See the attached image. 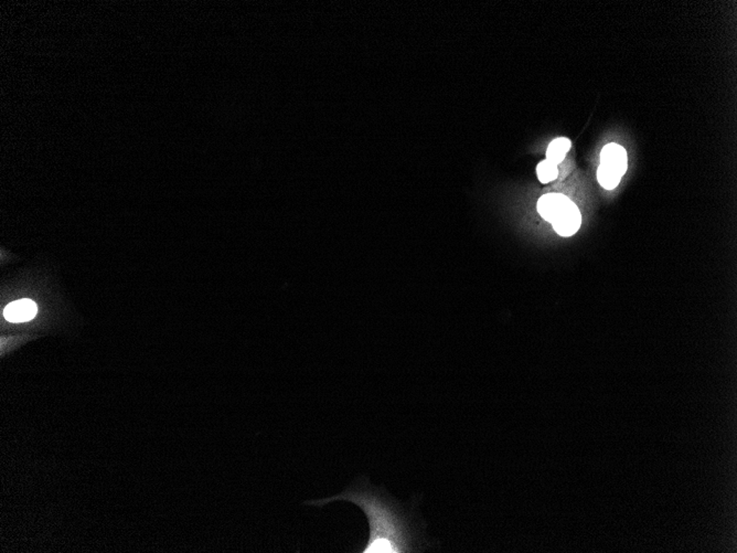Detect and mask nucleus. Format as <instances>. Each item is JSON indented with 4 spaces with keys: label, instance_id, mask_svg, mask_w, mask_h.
<instances>
[{
    "label": "nucleus",
    "instance_id": "7ed1b4c3",
    "mask_svg": "<svg viewBox=\"0 0 737 553\" xmlns=\"http://www.w3.org/2000/svg\"><path fill=\"white\" fill-rule=\"evenodd\" d=\"M581 213H580L578 208L573 203H571L564 210L563 213H561L556 220L553 221L552 225L554 230L558 234L563 235V237H571V235L577 232L578 229L581 227Z\"/></svg>",
    "mask_w": 737,
    "mask_h": 553
},
{
    "label": "nucleus",
    "instance_id": "0eeeda50",
    "mask_svg": "<svg viewBox=\"0 0 737 553\" xmlns=\"http://www.w3.org/2000/svg\"><path fill=\"white\" fill-rule=\"evenodd\" d=\"M597 179H599V184H601V187L611 190L615 189L618 186L621 177L616 172H613L609 167L601 164L599 165V170H597Z\"/></svg>",
    "mask_w": 737,
    "mask_h": 553
},
{
    "label": "nucleus",
    "instance_id": "20e7f679",
    "mask_svg": "<svg viewBox=\"0 0 737 553\" xmlns=\"http://www.w3.org/2000/svg\"><path fill=\"white\" fill-rule=\"evenodd\" d=\"M601 164L609 167L613 172H616L619 176H624L627 172V153L624 147L621 145L611 144L604 147L601 154Z\"/></svg>",
    "mask_w": 737,
    "mask_h": 553
},
{
    "label": "nucleus",
    "instance_id": "f257e3e1",
    "mask_svg": "<svg viewBox=\"0 0 737 553\" xmlns=\"http://www.w3.org/2000/svg\"><path fill=\"white\" fill-rule=\"evenodd\" d=\"M344 500L361 508L368 523V539L362 553H409L419 550V533L411 519L393 500L373 488H352L327 499L313 500L307 505L323 507Z\"/></svg>",
    "mask_w": 737,
    "mask_h": 553
},
{
    "label": "nucleus",
    "instance_id": "f03ea898",
    "mask_svg": "<svg viewBox=\"0 0 737 553\" xmlns=\"http://www.w3.org/2000/svg\"><path fill=\"white\" fill-rule=\"evenodd\" d=\"M571 203V200L564 195L549 194V195L543 196L539 200L538 211L543 219L552 223Z\"/></svg>",
    "mask_w": 737,
    "mask_h": 553
},
{
    "label": "nucleus",
    "instance_id": "6e6552de",
    "mask_svg": "<svg viewBox=\"0 0 737 553\" xmlns=\"http://www.w3.org/2000/svg\"><path fill=\"white\" fill-rule=\"evenodd\" d=\"M537 174L542 184H549L558 178V166L549 160H543L537 167Z\"/></svg>",
    "mask_w": 737,
    "mask_h": 553
},
{
    "label": "nucleus",
    "instance_id": "39448f33",
    "mask_svg": "<svg viewBox=\"0 0 737 553\" xmlns=\"http://www.w3.org/2000/svg\"><path fill=\"white\" fill-rule=\"evenodd\" d=\"M38 307L35 302L30 299H20L13 302L5 309V317L11 323H23L29 321L37 315Z\"/></svg>",
    "mask_w": 737,
    "mask_h": 553
},
{
    "label": "nucleus",
    "instance_id": "423d86ee",
    "mask_svg": "<svg viewBox=\"0 0 737 553\" xmlns=\"http://www.w3.org/2000/svg\"><path fill=\"white\" fill-rule=\"evenodd\" d=\"M571 141L565 137H560L551 143L546 152V160L554 165L560 164L564 160L566 153L571 148Z\"/></svg>",
    "mask_w": 737,
    "mask_h": 553
}]
</instances>
